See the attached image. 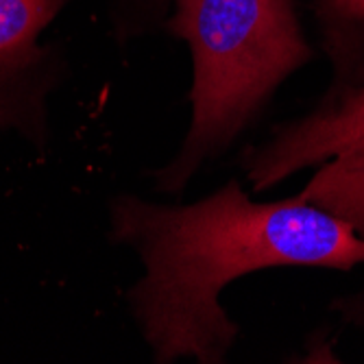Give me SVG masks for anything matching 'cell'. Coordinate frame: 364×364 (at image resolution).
<instances>
[{"instance_id": "cell-1", "label": "cell", "mask_w": 364, "mask_h": 364, "mask_svg": "<svg viewBox=\"0 0 364 364\" xmlns=\"http://www.w3.org/2000/svg\"><path fill=\"white\" fill-rule=\"evenodd\" d=\"M112 236L142 262L129 306L157 364L227 362L240 327L220 292L238 277L284 267L347 273L364 264V240L332 214L299 194L257 203L236 179L186 205L120 196Z\"/></svg>"}, {"instance_id": "cell-2", "label": "cell", "mask_w": 364, "mask_h": 364, "mask_svg": "<svg viewBox=\"0 0 364 364\" xmlns=\"http://www.w3.org/2000/svg\"><path fill=\"white\" fill-rule=\"evenodd\" d=\"M175 7L168 26L192 53V114L177 155L153 175L166 194L183 192L314 59L294 0H175Z\"/></svg>"}, {"instance_id": "cell-3", "label": "cell", "mask_w": 364, "mask_h": 364, "mask_svg": "<svg viewBox=\"0 0 364 364\" xmlns=\"http://www.w3.org/2000/svg\"><path fill=\"white\" fill-rule=\"evenodd\" d=\"M358 142H364V85L325 94L314 109L279 124L247 153V181L253 192H267Z\"/></svg>"}, {"instance_id": "cell-4", "label": "cell", "mask_w": 364, "mask_h": 364, "mask_svg": "<svg viewBox=\"0 0 364 364\" xmlns=\"http://www.w3.org/2000/svg\"><path fill=\"white\" fill-rule=\"evenodd\" d=\"M65 0H0V127L40 118L38 36Z\"/></svg>"}, {"instance_id": "cell-5", "label": "cell", "mask_w": 364, "mask_h": 364, "mask_svg": "<svg viewBox=\"0 0 364 364\" xmlns=\"http://www.w3.org/2000/svg\"><path fill=\"white\" fill-rule=\"evenodd\" d=\"M299 196L345 223L364 240V142L341 151L316 166V173ZM338 310L353 321H362L364 288Z\"/></svg>"}, {"instance_id": "cell-6", "label": "cell", "mask_w": 364, "mask_h": 364, "mask_svg": "<svg viewBox=\"0 0 364 364\" xmlns=\"http://www.w3.org/2000/svg\"><path fill=\"white\" fill-rule=\"evenodd\" d=\"M332 61V83L325 94L364 85V0H314Z\"/></svg>"}]
</instances>
